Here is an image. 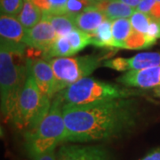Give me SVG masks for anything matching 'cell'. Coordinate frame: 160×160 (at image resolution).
<instances>
[{
	"mask_svg": "<svg viewBox=\"0 0 160 160\" xmlns=\"http://www.w3.org/2000/svg\"><path fill=\"white\" fill-rule=\"evenodd\" d=\"M66 126L64 142H94L118 139L137 126V100L120 98L83 105L62 106Z\"/></svg>",
	"mask_w": 160,
	"mask_h": 160,
	"instance_id": "6da1fadb",
	"label": "cell"
},
{
	"mask_svg": "<svg viewBox=\"0 0 160 160\" xmlns=\"http://www.w3.org/2000/svg\"><path fill=\"white\" fill-rule=\"evenodd\" d=\"M27 58L25 54L1 46V112L6 119L12 120L15 113L18 100L27 79Z\"/></svg>",
	"mask_w": 160,
	"mask_h": 160,
	"instance_id": "7a4b0ae2",
	"label": "cell"
},
{
	"mask_svg": "<svg viewBox=\"0 0 160 160\" xmlns=\"http://www.w3.org/2000/svg\"><path fill=\"white\" fill-rule=\"evenodd\" d=\"M61 94L53 99L48 113L35 129L24 132L25 149L31 158L45 154L65 142L66 126L62 114Z\"/></svg>",
	"mask_w": 160,
	"mask_h": 160,
	"instance_id": "3957f363",
	"label": "cell"
},
{
	"mask_svg": "<svg viewBox=\"0 0 160 160\" xmlns=\"http://www.w3.org/2000/svg\"><path fill=\"white\" fill-rule=\"evenodd\" d=\"M27 71V79L11 120L16 128L24 132L31 131L38 126L52 105L51 99L41 92L32 74L28 69Z\"/></svg>",
	"mask_w": 160,
	"mask_h": 160,
	"instance_id": "277c9868",
	"label": "cell"
},
{
	"mask_svg": "<svg viewBox=\"0 0 160 160\" xmlns=\"http://www.w3.org/2000/svg\"><path fill=\"white\" fill-rule=\"evenodd\" d=\"M59 93L62 98L63 105H83L120 98H129L136 92L116 84L86 77L68 86Z\"/></svg>",
	"mask_w": 160,
	"mask_h": 160,
	"instance_id": "5b68a950",
	"label": "cell"
},
{
	"mask_svg": "<svg viewBox=\"0 0 160 160\" xmlns=\"http://www.w3.org/2000/svg\"><path fill=\"white\" fill-rule=\"evenodd\" d=\"M104 55H84L78 57H57L48 60L54 75L55 94L97 69Z\"/></svg>",
	"mask_w": 160,
	"mask_h": 160,
	"instance_id": "8992f818",
	"label": "cell"
},
{
	"mask_svg": "<svg viewBox=\"0 0 160 160\" xmlns=\"http://www.w3.org/2000/svg\"><path fill=\"white\" fill-rule=\"evenodd\" d=\"M26 29L19 20L13 16L1 14L0 35L1 46H5L16 51L25 52L27 46L24 44Z\"/></svg>",
	"mask_w": 160,
	"mask_h": 160,
	"instance_id": "52a82bcc",
	"label": "cell"
},
{
	"mask_svg": "<svg viewBox=\"0 0 160 160\" xmlns=\"http://www.w3.org/2000/svg\"><path fill=\"white\" fill-rule=\"evenodd\" d=\"M57 160H110L108 150L100 145H63Z\"/></svg>",
	"mask_w": 160,
	"mask_h": 160,
	"instance_id": "ba28073f",
	"label": "cell"
},
{
	"mask_svg": "<svg viewBox=\"0 0 160 160\" xmlns=\"http://www.w3.org/2000/svg\"><path fill=\"white\" fill-rule=\"evenodd\" d=\"M27 69L33 76L41 92L52 100L55 95L54 75L49 62L41 58L27 59Z\"/></svg>",
	"mask_w": 160,
	"mask_h": 160,
	"instance_id": "9c48e42d",
	"label": "cell"
},
{
	"mask_svg": "<svg viewBox=\"0 0 160 160\" xmlns=\"http://www.w3.org/2000/svg\"><path fill=\"white\" fill-rule=\"evenodd\" d=\"M56 38L57 34L51 22L48 20L42 18V20L34 27L26 29L24 44L28 47L36 48L45 52Z\"/></svg>",
	"mask_w": 160,
	"mask_h": 160,
	"instance_id": "30bf717a",
	"label": "cell"
},
{
	"mask_svg": "<svg viewBox=\"0 0 160 160\" xmlns=\"http://www.w3.org/2000/svg\"><path fill=\"white\" fill-rule=\"evenodd\" d=\"M117 82L126 86L139 88H154L160 86V66L148 69H132L121 75Z\"/></svg>",
	"mask_w": 160,
	"mask_h": 160,
	"instance_id": "8fae6325",
	"label": "cell"
},
{
	"mask_svg": "<svg viewBox=\"0 0 160 160\" xmlns=\"http://www.w3.org/2000/svg\"><path fill=\"white\" fill-rule=\"evenodd\" d=\"M107 17L94 5L86 7L80 13L75 15V22L78 29L87 33H92Z\"/></svg>",
	"mask_w": 160,
	"mask_h": 160,
	"instance_id": "7c38bea8",
	"label": "cell"
},
{
	"mask_svg": "<svg viewBox=\"0 0 160 160\" xmlns=\"http://www.w3.org/2000/svg\"><path fill=\"white\" fill-rule=\"evenodd\" d=\"M94 6L105 14L107 19L114 21L121 18L131 17L134 12V8L127 6L118 0H104L95 3Z\"/></svg>",
	"mask_w": 160,
	"mask_h": 160,
	"instance_id": "4fadbf2b",
	"label": "cell"
},
{
	"mask_svg": "<svg viewBox=\"0 0 160 160\" xmlns=\"http://www.w3.org/2000/svg\"><path fill=\"white\" fill-rule=\"evenodd\" d=\"M91 45L102 48H116V43L112 34V22L110 20H105L91 33Z\"/></svg>",
	"mask_w": 160,
	"mask_h": 160,
	"instance_id": "5bb4252c",
	"label": "cell"
},
{
	"mask_svg": "<svg viewBox=\"0 0 160 160\" xmlns=\"http://www.w3.org/2000/svg\"><path fill=\"white\" fill-rule=\"evenodd\" d=\"M43 18L48 20L55 30L57 37H66L77 28L75 16L69 14H50L43 12Z\"/></svg>",
	"mask_w": 160,
	"mask_h": 160,
	"instance_id": "9a60e30c",
	"label": "cell"
},
{
	"mask_svg": "<svg viewBox=\"0 0 160 160\" xmlns=\"http://www.w3.org/2000/svg\"><path fill=\"white\" fill-rule=\"evenodd\" d=\"M43 18V12L30 0H24L23 7L17 16L19 22L25 29H30L39 22Z\"/></svg>",
	"mask_w": 160,
	"mask_h": 160,
	"instance_id": "2e32d148",
	"label": "cell"
},
{
	"mask_svg": "<svg viewBox=\"0 0 160 160\" xmlns=\"http://www.w3.org/2000/svg\"><path fill=\"white\" fill-rule=\"evenodd\" d=\"M76 54L69 39L66 37H57L51 46L43 54V59L46 61L52 58L69 57Z\"/></svg>",
	"mask_w": 160,
	"mask_h": 160,
	"instance_id": "e0dca14e",
	"label": "cell"
},
{
	"mask_svg": "<svg viewBox=\"0 0 160 160\" xmlns=\"http://www.w3.org/2000/svg\"><path fill=\"white\" fill-rule=\"evenodd\" d=\"M129 69H142L160 66V52H142L128 58Z\"/></svg>",
	"mask_w": 160,
	"mask_h": 160,
	"instance_id": "ac0fdd59",
	"label": "cell"
},
{
	"mask_svg": "<svg viewBox=\"0 0 160 160\" xmlns=\"http://www.w3.org/2000/svg\"><path fill=\"white\" fill-rule=\"evenodd\" d=\"M156 40L151 39L146 34L132 30L131 35L120 46L121 49L127 50H140L147 49L156 44Z\"/></svg>",
	"mask_w": 160,
	"mask_h": 160,
	"instance_id": "d6986e66",
	"label": "cell"
},
{
	"mask_svg": "<svg viewBox=\"0 0 160 160\" xmlns=\"http://www.w3.org/2000/svg\"><path fill=\"white\" fill-rule=\"evenodd\" d=\"M132 30L131 22L127 18L117 19L112 22V34L117 49H119L121 44L131 35Z\"/></svg>",
	"mask_w": 160,
	"mask_h": 160,
	"instance_id": "ffe728a7",
	"label": "cell"
},
{
	"mask_svg": "<svg viewBox=\"0 0 160 160\" xmlns=\"http://www.w3.org/2000/svg\"><path fill=\"white\" fill-rule=\"evenodd\" d=\"M76 53L91 45V34L76 28L66 36Z\"/></svg>",
	"mask_w": 160,
	"mask_h": 160,
	"instance_id": "44dd1931",
	"label": "cell"
},
{
	"mask_svg": "<svg viewBox=\"0 0 160 160\" xmlns=\"http://www.w3.org/2000/svg\"><path fill=\"white\" fill-rule=\"evenodd\" d=\"M151 19L152 18L149 14L136 11L130 17V22L133 30L146 34L149 27V23L151 22Z\"/></svg>",
	"mask_w": 160,
	"mask_h": 160,
	"instance_id": "7402d4cb",
	"label": "cell"
},
{
	"mask_svg": "<svg viewBox=\"0 0 160 160\" xmlns=\"http://www.w3.org/2000/svg\"><path fill=\"white\" fill-rule=\"evenodd\" d=\"M24 0H0L1 14L16 17L23 7Z\"/></svg>",
	"mask_w": 160,
	"mask_h": 160,
	"instance_id": "603a6c76",
	"label": "cell"
},
{
	"mask_svg": "<svg viewBox=\"0 0 160 160\" xmlns=\"http://www.w3.org/2000/svg\"><path fill=\"white\" fill-rule=\"evenodd\" d=\"M92 5L93 4L91 0H68L63 11V14H69L75 16Z\"/></svg>",
	"mask_w": 160,
	"mask_h": 160,
	"instance_id": "cb8c5ba5",
	"label": "cell"
},
{
	"mask_svg": "<svg viewBox=\"0 0 160 160\" xmlns=\"http://www.w3.org/2000/svg\"><path fill=\"white\" fill-rule=\"evenodd\" d=\"M102 65L106 68L114 69L117 71H126L129 69L128 58L118 57L115 59H109L105 61Z\"/></svg>",
	"mask_w": 160,
	"mask_h": 160,
	"instance_id": "d4e9b609",
	"label": "cell"
},
{
	"mask_svg": "<svg viewBox=\"0 0 160 160\" xmlns=\"http://www.w3.org/2000/svg\"><path fill=\"white\" fill-rule=\"evenodd\" d=\"M146 35L151 39H154L156 41L160 38V21L151 19V22L149 23V27Z\"/></svg>",
	"mask_w": 160,
	"mask_h": 160,
	"instance_id": "484cf974",
	"label": "cell"
},
{
	"mask_svg": "<svg viewBox=\"0 0 160 160\" xmlns=\"http://www.w3.org/2000/svg\"><path fill=\"white\" fill-rule=\"evenodd\" d=\"M68 0H50V6L51 9L49 12L46 13H50V14H63V11L65 6L67 4Z\"/></svg>",
	"mask_w": 160,
	"mask_h": 160,
	"instance_id": "4316f807",
	"label": "cell"
},
{
	"mask_svg": "<svg viewBox=\"0 0 160 160\" xmlns=\"http://www.w3.org/2000/svg\"><path fill=\"white\" fill-rule=\"evenodd\" d=\"M156 2L157 0H142V2L139 4V6L136 7L135 10L149 14L153 6H155Z\"/></svg>",
	"mask_w": 160,
	"mask_h": 160,
	"instance_id": "83f0119b",
	"label": "cell"
},
{
	"mask_svg": "<svg viewBox=\"0 0 160 160\" xmlns=\"http://www.w3.org/2000/svg\"><path fill=\"white\" fill-rule=\"evenodd\" d=\"M34 5L40 8L43 12H49L51 6H50V0H30Z\"/></svg>",
	"mask_w": 160,
	"mask_h": 160,
	"instance_id": "f1b7e54d",
	"label": "cell"
},
{
	"mask_svg": "<svg viewBox=\"0 0 160 160\" xmlns=\"http://www.w3.org/2000/svg\"><path fill=\"white\" fill-rule=\"evenodd\" d=\"M32 160H57V156L54 152V149H52V150L48 151L45 154L35 157V158H32Z\"/></svg>",
	"mask_w": 160,
	"mask_h": 160,
	"instance_id": "f546056e",
	"label": "cell"
},
{
	"mask_svg": "<svg viewBox=\"0 0 160 160\" xmlns=\"http://www.w3.org/2000/svg\"><path fill=\"white\" fill-rule=\"evenodd\" d=\"M141 160H160V148L153 149Z\"/></svg>",
	"mask_w": 160,
	"mask_h": 160,
	"instance_id": "4dcf8cb0",
	"label": "cell"
},
{
	"mask_svg": "<svg viewBox=\"0 0 160 160\" xmlns=\"http://www.w3.org/2000/svg\"><path fill=\"white\" fill-rule=\"evenodd\" d=\"M149 15L154 20H160V2H156L155 6L151 9Z\"/></svg>",
	"mask_w": 160,
	"mask_h": 160,
	"instance_id": "1f68e13d",
	"label": "cell"
},
{
	"mask_svg": "<svg viewBox=\"0 0 160 160\" xmlns=\"http://www.w3.org/2000/svg\"><path fill=\"white\" fill-rule=\"evenodd\" d=\"M118 1L126 4L127 6H131L132 8H134V9H136V7L139 6V4L142 2V0H118Z\"/></svg>",
	"mask_w": 160,
	"mask_h": 160,
	"instance_id": "d6a6232c",
	"label": "cell"
},
{
	"mask_svg": "<svg viewBox=\"0 0 160 160\" xmlns=\"http://www.w3.org/2000/svg\"><path fill=\"white\" fill-rule=\"evenodd\" d=\"M153 92L154 94L157 96V97H160V86H156L153 88Z\"/></svg>",
	"mask_w": 160,
	"mask_h": 160,
	"instance_id": "836d02e7",
	"label": "cell"
},
{
	"mask_svg": "<svg viewBox=\"0 0 160 160\" xmlns=\"http://www.w3.org/2000/svg\"><path fill=\"white\" fill-rule=\"evenodd\" d=\"M92 2V4L94 5L95 3H98V2H102V1H104V0H91Z\"/></svg>",
	"mask_w": 160,
	"mask_h": 160,
	"instance_id": "e575fe53",
	"label": "cell"
},
{
	"mask_svg": "<svg viewBox=\"0 0 160 160\" xmlns=\"http://www.w3.org/2000/svg\"><path fill=\"white\" fill-rule=\"evenodd\" d=\"M157 1H158V2H160V0H157Z\"/></svg>",
	"mask_w": 160,
	"mask_h": 160,
	"instance_id": "d590c367",
	"label": "cell"
},
{
	"mask_svg": "<svg viewBox=\"0 0 160 160\" xmlns=\"http://www.w3.org/2000/svg\"><path fill=\"white\" fill-rule=\"evenodd\" d=\"M158 21H160V20H158Z\"/></svg>",
	"mask_w": 160,
	"mask_h": 160,
	"instance_id": "8d00e7d4",
	"label": "cell"
}]
</instances>
